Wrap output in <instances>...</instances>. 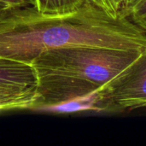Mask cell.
<instances>
[{
	"label": "cell",
	"mask_w": 146,
	"mask_h": 146,
	"mask_svg": "<svg viewBox=\"0 0 146 146\" xmlns=\"http://www.w3.org/2000/svg\"><path fill=\"white\" fill-rule=\"evenodd\" d=\"M67 47L141 51L146 33L122 13L87 2L68 14H44L33 6L0 14V58L31 64L44 52Z\"/></svg>",
	"instance_id": "cell-1"
},
{
	"label": "cell",
	"mask_w": 146,
	"mask_h": 146,
	"mask_svg": "<svg viewBox=\"0 0 146 146\" xmlns=\"http://www.w3.org/2000/svg\"><path fill=\"white\" fill-rule=\"evenodd\" d=\"M141 51L67 47L42 53L31 63L37 76V98L32 110H39L96 92L130 66Z\"/></svg>",
	"instance_id": "cell-2"
},
{
	"label": "cell",
	"mask_w": 146,
	"mask_h": 146,
	"mask_svg": "<svg viewBox=\"0 0 146 146\" xmlns=\"http://www.w3.org/2000/svg\"><path fill=\"white\" fill-rule=\"evenodd\" d=\"M108 114L146 109V48L124 71L105 85Z\"/></svg>",
	"instance_id": "cell-3"
},
{
	"label": "cell",
	"mask_w": 146,
	"mask_h": 146,
	"mask_svg": "<svg viewBox=\"0 0 146 146\" xmlns=\"http://www.w3.org/2000/svg\"><path fill=\"white\" fill-rule=\"evenodd\" d=\"M37 76L31 64L0 58V87H36Z\"/></svg>",
	"instance_id": "cell-4"
},
{
	"label": "cell",
	"mask_w": 146,
	"mask_h": 146,
	"mask_svg": "<svg viewBox=\"0 0 146 146\" xmlns=\"http://www.w3.org/2000/svg\"><path fill=\"white\" fill-rule=\"evenodd\" d=\"M36 98V87H0V110H32Z\"/></svg>",
	"instance_id": "cell-5"
},
{
	"label": "cell",
	"mask_w": 146,
	"mask_h": 146,
	"mask_svg": "<svg viewBox=\"0 0 146 146\" xmlns=\"http://www.w3.org/2000/svg\"><path fill=\"white\" fill-rule=\"evenodd\" d=\"M85 0H34L33 7L44 14H68L81 7Z\"/></svg>",
	"instance_id": "cell-6"
},
{
	"label": "cell",
	"mask_w": 146,
	"mask_h": 146,
	"mask_svg": "<svg viewBox=\"0 0 146 146\" xmlns=\"http://www.w3.org/2000/svg\"><path fill=\"white\" fill-rule=\"evenodd\" d=\"M121 13L146 33V0H133Z\"/></svg>",
	"instance_id": "cell-7"
},
{
	"label": "cell",
	"mask_w": 146,
	"mask_h": 146,
	"mask_svg": "<svg viewBox=\"0 0 146 146\" xmlns=\"http://www.w3.org/2000/svg\"><path fill=\"white\" fill-rule=\"evenodd\" d=\"M110 13L117 15L121 13L133 0H85Z\"/></svg>",
	"instance_id": "cell-8"
},
{
	"label": "cell",
	"mask_w": 146,
	"mask_h": 146,
	"mask_svg": "<svg viewBox=\"0 0 146 146\" xmlns=\"http://www.w3.org/2000/svg\"><path fill=\"white\" fill-rule=\"evenodd\" d=\"M34 0H0V5L5 9L33 6Z\"/></svg>",
	"instance_id": "cell-9"
},
{
	"label": "cell",
	"mask_w": 146,
	"mask_h": 146,
	"mask_svg": "<svg viewBox=\"0 0 146 146\" xmlns=\"http://www.w3.org/2000/svg\"><path fill=\"white\" fill-rule=\"evenodd\" d=\"M4 9H5V8H4L3 6L0 5V14H1V13H2V12H3V11L4 10Z\"/></svg>",
	"instance_id": "cell-10"
}]
</instances>
